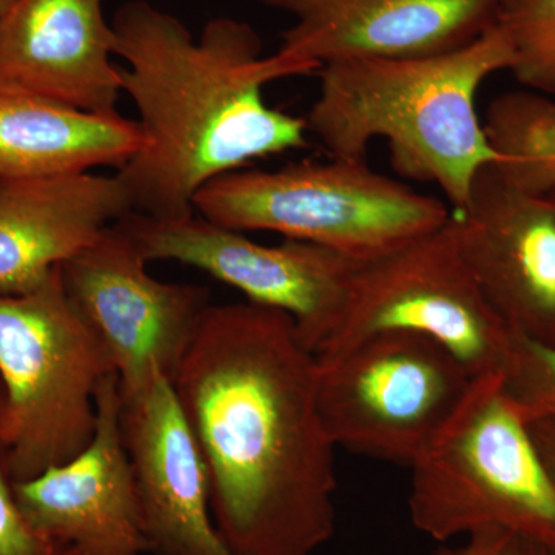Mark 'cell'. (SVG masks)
<instances>
[{"label":"cell","instance_id":"cell-1","mask_svg":"<svg viewBox=\"0 0 555 555\" xmlns=\"http://www.w3.org/2000/svg\"><path fill=\"white\" fill-rule=\"evenodd\" d=\"M235 555H313L337 528L335 447L317 357L294 321L254 302L210 305L175 372Z\"/></svg>","mask_w":555,"mask_h":555},{"label":"cell","instance_id":"cell-2","mask_svg":"<svg viewBox=\"0 0 555 555\" xmlns=\"http://www.w3.org/2000/svg\"><path fill=\"white\" fill-rule=\"evenodd\" d=\"M122 93L139 113L141 149L116 177L134 214L170 219L195 214L196 195L247 164L309 147L305 118L270 107L276 80L317 75L302 62L266 56L246 21L219 16L198 38L149 0H129L112 21Z\"/></svg>","mask_w":555,"mask_h":555},{"label":"cell","instance_id":"cell-3","mask_svg":"<svg viewBox=\"0 0 555 555\" xmlns=\"http://www.w3.org/2000/svg\"><path fill=\"white\" fill-rule=\"evenodd\" d=\"M513 62L495 24L443 53L332 62L317 73L309 133L331 158L353 160H366L369 145L385 139L397 173L436 184L462 210L478 173L500 163L477 115L478 90Z\"/></svg>","mask_w":555,"mask_h":555},{"label":"cell","instance_id":"cell-4","mask_svg":"<svg viewBox=\"0 0 555 555\" xmlns=\"http://www.w3.org/2000/svg\"><path fill=\"white\" fill-rule=\"evenodd\" d=\"M411 470L409 513L430 539L500 529L555 551V481L505 379H474Z\"/></svg>","mask_w":555,"mask_h":555},{"label":"cell","instance_id":"cell-5","mask_svg":"<svg viewBox=\"0 0 555 555\" xmlns=\"http://www.w3.org/2000/svg\"><path fill=\"white\" fill-rule=\"evenodd\" d=\"M193 208L221 228L273 232L360 262L386 257L452 217L440 199L372 170L366 160L339 158L232 171L201 190Z\"/></svg>","mask_w":555,"mask_h":555},{"label":"cell","instance_id":"cell-6","mask_svg":"<svg viewBox=\"0 0 555 555\" xmlns=\"http://www.w3.org/2000/svg\"><path fill=\"white\" fill-rule=\"evenodd\" d=\"M112 374L107 350L68 297L61 268L35 291L0 295L7 393L0 452L11 480L38 477L90 443L98 390Z\"/></svg>","mask_w":555,"mask_h":555},{"label":"cell","instance_id":"cell-7","mask_svg":"<svg viewBox=\"0 0 555 555\" xmlns=\"http://www.w3.org/2000/svg\"><path fill=\"white\" fill-rule=\"evenodd\" d=\"M393 328L434 339L474 379H505L518 401L531 389L534 341L518 334L481 291L452 217L443 228L364 262L346 320L315 356Z\"/></svg>","mask_w":555,"mask_h":555},{"label":"cell","instance_id":"cell-8","mask_svg":"<svg viewBox=\"0 0 555 555\" xmlns=\"http://www.w3.org/2000/svg\"><path fill=\"white\" fill-rule=\"evenodd\" d=\"M315 357L321 416L335 447L408 467L474 382L443 346L400 328Z\"/></svg>","mask_w":555,"mask_h":555},{"label":"cell","instance_id":"cell-9","mask_svg":"<svg viewBox=\"0 0 555 555\" xmlns=\"http://www.w3.org/2000/svg\"><path fill=\"white\" fill-rule=\"evenodd\" d=\"M119 222L147 262L203 270L246 295L248 302L286 313L313 353L341 327L364 264L308 241L284 238L266 246L196 211L170 219L131 211Z\"/></svg>","mask_w":555,"mask_h":555},{"label":"cell","instance_id":"cell-10","mask_svg":"<svg viewBox=\"0 0 555 555\" xmlns=\"http://www.w3.org/2000/svg\"><path fill=\"white\" fill-rule=\"evenodd\" d=\"M147 259L120 222L61 266L68 297L107 350L120 393L145 385L155 369L173 378L210 291L150 275Z\"/></svg>","mask_w":555,"mask_h":555},{"label":"cell","instance_id":"cell-11","mask_svg":"<svg viewBox=\"0 0 555 555\" xmlns=\"http://www.w3.org/2000/svg\"><path fill=\"white\" fill-rule=\"evenodd\" d=\"M463 258L518 334L555 347V189L528 192L495 164L478 173L452 214Z\"/></svg>","mask_w":555,"mask_h":555},{"label":"cell","instance_id":"cell-12","mask_svg":"<svg viewBox=\"0 0 555 555\" xmlns=\"http://www.w3.org/2000/svg\"><path fill=\"white\" fill-rule=\"evenodd\" d=\"M93 437L78 455L14 481L22 514L73 555L149 554L138 489L120 426L118 375L102 382Z\"/></svg>","mask_w":555,"mask_h":555},{"label":"cell","instance_id":"cell-13","mask_svg":"<svg viewBox=\"0 0 555 555\" xmlns=\"http://www.w3.org/2000/svg\"><path fill=\"white\" fill-rule=\"evenodd\" d=\"M120 426L152 555H235L218 531L206 463L169 375L120 393Z\"/></svg>","mask_w":555,"mask_h":555},{"label":"cell","instance_id":"cell-14","mask_svg":"<svg viewBox=\"0 0 555 555\" xmlns=\"http://www.w3.org/2000/svg\"><path fill=\"white\" fill-rule=\"evenodd\" d=\"M294 24L278 53L320 69L357 57H411L473 42L502 0H254Z\"/></svg>","mask_w":555,"mask_h":555},{"label":"cell","instance_id":"cell-15","mask_svg":"<svg viewBox=\"0 0 555 555\" xmlns=\"http://www.w3.org/2000/svg\"><path fill=\"white\" fill-rule=\"evenodd\" d=\"M115 56L102 0H13L0 14V82L115 115L122 94Z\"/></svg>","mask_w":555,"mask_h":555},{"label":"cell","instance_id":"cell-16","mask_svg":"<svg viewBox=\"0 0 555 555\" xmlns=\"http://www.w3.org/2000/svg\"><path fill=\"white\" fill-rule=\"evenodd\" d=\"M131 211L116 175L0 179V295L35 291Z\"/></svg>","mask_w":555,"mask_h":555},{"label":"cell","instance_id":"cell-17","mask_svg":"<svg viewBox=\"0 0 555 555\" xmlns=\"http://www.w3.org/2000/svg\"><path fill=\"white\" fill-rule=\"evenodd\" d=\"M142 142L138 120L80 112L0 82V179L118 170Z\"/></svg>","mask_w":555,"mask_h":555},{"label":"cell","instance_id":"cell-18","mask_svg":"<svg viewBox=\"0 0 555 555\" xmlns=\"http://www.w3.org/2000/svg\"><path fill=\"white\" fill-rule=\"evenodd\" d=\"M496 169L528 192L555 189V102L514 91L491 102L483 124Z\"/></svg>","mask_w":555,"mask_h":555},{"label":"cell","instance_id":"cell-19","mask_svg":"<svg viewBox=\"0 0 555 555\" xmlns=\"http://www.w3.org/2000/svg\"><path fill=\"white\" fill-rule=\"evenodd\" d=\"M495 25L509 40L514 78L555 93V0H502Z\"/></svg>","mask_w":555,"mask_h":555},{"label":"cell","instance_id":"cell-20","mask_svg":"<svg viewBox=\"0 0 555 555\" xmlns=\"http://www.w3.org/2000/svg\"><path fill=\"white\" fill-rule=\"evenodd\" d=\"M0 555H73L68 547L40 535L22 514L0 452Z\"/></svg>","mask_w":555,"mask_h":555},{"label":"cell","instance_id":"cell-21","mask_svg":"<svg viewBox=\"0 0 555 555\" xmlns=\"http://www.w3.org/2000/svg\"><path fill=\"white\" fill-rule=\"evenodd\" d=\"M434 555H554V551L500 529H485L467 535L455 547H441Z\"/></svg>","mask_w":555,"mask_h":555},{"label":"cell","instance_id":"cell-22","mask_svg":"<svg viewBox=\"0 0 555 555\" xmlns=\"http://www.w3.org/2000/svg\"><path fill=\"white\" fill-rule=\"evenodd\" d=\"M540 456L555 481V415H540L528 420Z\"/></svg>","mask_w":555,"mask_h":555},{"label":"cell","instance_id":"cell-23","mask_svg":"<svg viewBox=\"0 0 555 555\" xmlns=\"http://www.w3.org/2000/svg\"><path fill=\"white\" fill-rule=\"evenodd\" d=\"M526 418L531 420L540 415H555V393L553 396L543 398L534 406L524 408Z\"/></svg>","mask_w":555,"mask_h":555},{"label":"cell","instance_id":"cell-24","mask_svg":"<svg viewBox=\"0 0 555 555\" xmlns=\"http://www.w3.org/2000/svg\"><path fill=\"white\" fill-rule=\"evenodd\" d=\"M7 423V393L3 387L2 378H0V438H2L3 429Z\"/></svg>","mask_w":555,"mask_h":555},{"label":"cell","instance_id":"cell-25","mask_svg":"<svg viewBox=\"0 0 555 555\" xmlns=\"http://www.w3.org/2000/svg\"><path fill=\"white\" fill-rule=\"evenodd\" d=\"M13 3V0H0V14L3 13Z\"/></svg>","mask_w":555,"mask_h":555},{"label":"cell","instance_id":"cell-26","mask_svg":"<svg viewBox=\"0 0 555 555\" xmlns=\"http://www.w3.org/2000/svg\"><path fill=\"white\" fill-rule=\"evenodd\" d=\"M554 555H555V551H554Z\"/></svg>","mask_w":555,"mask_h":555}]
</instances>
